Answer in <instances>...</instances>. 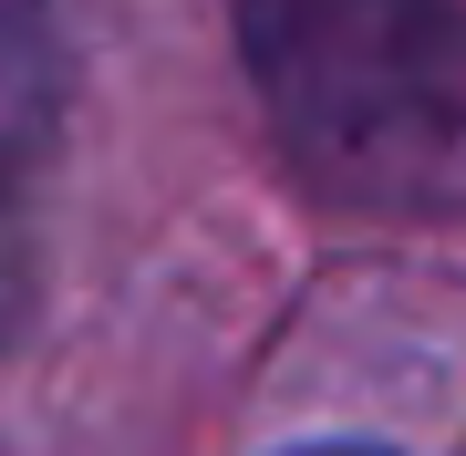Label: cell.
Instances as JSON below:
<instances>
[{
	"label": "cell",
	"mask_w": 466,
	"mask_h": 456,
	"mask_svg": "<svg viewBox=\"0 0 466 456\" xmlns=\"http://www.w3.org/2000/svg\"><path fill=\"white\" fill-rule=\"evenodd\" d=\"M238 52L321 198L466 218V0H238Z\"/></svg>",
	"instance_id": "obj_1"
},
{
	"label": "cell",
	"mask_w": 466,
	"mask_h": 456,
	"mask_svg": "<svg viewBox=\"0 0 466 456\" xmlns=\"http://www.w3.org/2000/svg\"><path fill=\"white\" fill-rule=\"evenodd\" d=\"M63 125V42L42 0H0V321L21 311L32 270V177Z\"/></svg>",
	"instance_id": "obj_2"
},
{
	"label": "cell",
	"mask_w": 466,
	"mask_h": 456,
	"mask_svg": "<svg viewBox=\"0 0 466 456\" xmlns=\"http://www.w3.org/2000/svg\"><path fill=\"white\" fill-rule=\"evenodd\" d=\"M311 456H373V446H311Z\"/></svg>",
	"instance_id": "obj_3"
}]
</instances>
